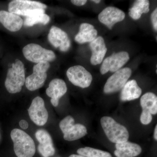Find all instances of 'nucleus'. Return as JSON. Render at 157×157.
<instances>
[{
    "mask_svg": "<svg viewBox=\"0 0 157 157\" xmlns=\"http://www.w3.org/2000/svg\"><path fill=\"white\" fill-rule=\"evenodd\" d=\"M0 22L12 32L19 31L23 24V21L19 15L5 11H0Z\"/></svg>",
    "mask_w": 157,
    "mask_h": 157,
    "instance_id": "17",
    "label": "nucleus"
},
{
    "mask_svg": "<svg viewBox=\"0 0 157 157\" xmlns=\"http://www.w3.org/2000/svg\"><path fill=\"white\" fill-rule=\"evenodd\" d=\"M67 91V85L64 80L55 78L50 82L48 87L46 90L47 96L51 98V103L54 107L58 106L59 100L64 95Z\"/></svg>",
    "mask_w": 157,
    "mask_h": 157,
    "instance_id": "15",
    "label": "nucleus"
},
{
    "mask_svg": "<svg viewBox=\"0 0 157 157\" xmlns=\"http://www.w3.org/2000/svg\"><path fill=\"white\" fill-rule=\"evenodd\" d=\"M101 123L106 136L111 142L117 144L128 141L129 138L128 130L112 117H104L101 119Z\"/></svg>",
    "mask_w": 157,
    "mask_h": 157,
    "instance_id": "3",
    "label": "nucleus"
},
{
    "mask_svg": "<svg viewBox=\"0 0 157 157\" xmlns=\"http://www.w3.org/2000/svg\"><path fill=\"white\" fill-rule=\"evenodd\" d=\"M67 75L69 81L72 84L82 88L89 87L93 80L91 73L80 65H76L69 68Z\"/></svg>",
    "mask_w": 157,
    "mask_h": 157,
    "instance_id": "9",
    "label": "nucleus"
},
{
    "mask_svg": "<svg viewBox=\"0 0 157 157\" xmlns=\"http://www.w3.org/2000/svg\"><path fill=\"white\" fill-rule=\"evenodd\" d=\"M75 120L68 116L61 121L60 128L63 134V138L67 141H74L84 137L87 134L86 127L80 124H74Z\"/></svg>",
    "mask_w": 157,
    "mask_h": 157,
    "instance_id": "6",
    "label": "nucleus"
},
{
    "mask_svg": "<svg viewBox=\"0 0 157 157\" xmlns=\"http://www.w3.org/2000/svg\"><path fill=\"white\" fill-rule=\"evenodd\" d=\"M25 58L33 63L53 61L56 58L52 51L43 48L38 44L31 43L26 45L22 49Z\"/></svg>",
    "mask_w": 157,
    "mask_h": 157,
    "instance_id": "5",
    "label": "nucleus"
},
{
    "mask_svg": "<svg viewBox=\"0 0 157 157\" xmlns=\"http://www.w3.org/2000/svg\"><path fill=\"white\" fill-rule=\"evenodd\" d=\"M47 6L45 4L29 0H14L9 3V12L18 15L29 17L37 13H45Z\"/></svg>",
    "mask_w": 157,
    "mask_h": 157,
    "instance_id": "4",
    "label": "nucleus"
},
{
    "mask_svg": "<svg viewBox=\"0 0 157 157\" xmlns=\"http://www.w3.org/2000/svg\"><path fill=\"white\" fill-rule=\"evenodd\" d=\"M25 81L24 65L21 61L17 59L8 70L5 86L9 93L16 94L21 90Z\"/></svg>",
    "mask_w": 157,
    "mask_h": 157,
    "instance_id": "2",
    "label": "nucleus"
},
{
    "mask_svg": "<svg viewBox=\"0 0 157 157\" xmlns=\"http://www.w3.org/2000/svg\"><path fill=\"white\" fill-rule=\"evenodd\" d=\"M90 47L92 51L91 63L93 65L100 64L107 53V48L103 37H97L90 42Z\"/></svg>",
    "mask_w": 157,
    "mask_h": 157,
    "instance_id": "16",
    "label": "nucleus"
},
{
    "mask_svg": "<svg viewBox=\"0 0 157 157\" xmlns=\"http://www.w3.org/2000/svg\"><path fill=\"white\" fill-rule=\"evenodd\" d=\"M151 21L155 31H157V9H155L151 14Z\"/></svg>",
    "mask_w": 157,
    "mask_h": 157,
    "instance_id": "25",
    "label": "nucleus"
},
{
    "mask_svg": "<svg viewBox=\"0 0 157 157\" xmlns=\"http://www.w3.org/2000/svg\"><path fill=\"white\" fill-rule=\"evenodd\" d=\"M50 20L49 16L45 13H37L26 17L23 24L26 27H32L37 24L46 25Z\"/></svg>",
    "mask_w": 157,
    "mask_h": 157,
    "instance_id": "23",
    "label": "nucleus"
},
{
    "mask_svg": "<svg viewBox=\"0 0 157 157\" xmlns=\"http://www.w3.org/2000/svg\"><path fill=\"white\" fill-rule=\"evenodd\" d=\"M28 112L31 120L37 125L42 126L47 123L48 113L45 108L44 100L41 97H37L34 98Z\"/></svg>",
    "mask_w": 157,
    "mask_h": 157,
    "instance_id": "10",
    "label": "nucleus"
},
{
    "mask_svg": "<svg viewBox=\"0 0 157 157\" xmlns=\"http://www.w3.org/2000/svg\"><path fill=\"white\" fill-rule=\"evenodd\" d=\"M115 146L114 153L117 157H135L142 151L140 145L128 141L116 144Z\"/></svg>",
    "mask_w": 157,
    "mask_h": 157,
    "instance_id": "18",
    "label": "nucleus"
},
{
    "mask_svg": "<svg viewBox=\"0 0 157 157\" xmlns=\"http://www.w3.org/2000/svg\"><path fill=\"white\" fill-rule=\"evenodd\" d=\"M77 153L85 157H112L109 152L90 147L78 149Z\"/></svg>",
    "mask_w": 157,
    "mask_h": 157,
    "instance_id": "24",
    "label": "nucleus"
},
{
    "mask_svg": "<svg viewBox=\"0 0 157 157\" xmlns=\"http://www.w3.org/2000/svg\"><path fill=\"white\" fill-rule=\"evenodd\" d=\"M48 41L54 47L61 51L66 52L71 46V42L67 34L61 29L52 26L48 34Z\"/></svg>",
    "mask_w": 157,
    "mask_h": 157,
    "instance_id": "12",
    "label": "nucleus"
},
{
    "mask_svg": "<svg viewBox=\"0 0 157 157\" xmlns=\"http://www.w3.org/2000/svg\"><path fill=\"white\" fill-rule=\"evenodd\" d=\"M154 138L155 140H157V125H156L155 128V129L154 132Z\"/></svg>",
    "mask_w": 157,
    "mask_h": 157,
    "instance_id": "28",
    "label": "nucleus"
},
{
    "mask_svg": "<svg viewBox=\"0 0 157 157\" xmlns=\"http://www.w3.org/2000/svg\"><path fill=\"white\" fill-rule=\"evenodd\" d=\"M132 73V70L128 67L121 69L115 72L106 82L104 86V92L105 94H111L120 90L128 81Z\"/></svg>",
    "mask_w": 157,
    "mask_h": 157,
    "instance_id": "8",
    "label": "nucleus"
},
{
    "mask_svg": "<svg viewBox=\"0 0 157 157\" xmlns=\"http://www.w3.org/2000/svg\"><path fill=\"white\" fill-rule=\"evenodd\" d=\"M149 2L147 0H137L135 1L132 8L129 9V15L132 19L138 20L142 14L149 11Z\"/></svg>",
    "mask_w": 157,
    "mask_h": 157,
    "instance_id": "22",
    "label": "nucleus"
},
{
    "mask_svg": "<svg viewBox=\"0 0 157 157\" xmlns=\"http://www.w3.org/2000/svg\"><path fill=\"white\" fill-rule=\"evenodd\" d=\"M19 124L21 128L25 130V129H27L28 128V123L27 122V121H26L25 120H22L20 121Z\"/></svg>",
    "mask_w": 157,
    "mask_h": 157,
    "instance_id": "27",
    "label": "nucleus"
},
{
    "mask_svg": "<svg viewBox=\"0 0 157 157\" xmlns=\"http://www.w3.org/2000/svg\"><path fill=\"white\" fill-rule=\"evenodd\" d=\"M86 0H72L71 3L76 6H84L87 2Z\"/></svg>",
    "mask_w": 157,
    "mask_h": 157,
    "instance_id": "26",
    "label": "nucleus"
},
{
    "mask_svg": "<svg viewBox=\"0 0 157 157\" xmlns=\"http://www.w3.org/2000/svg\"><path fill=\"white\" fill-rule=\"evenodd\" d=\"M69 157H85L83 156L80 155H70Z\"/></svg>",
    "mask_w": 157,
    "mask_h": 157,
    "instance_id": "29",
    "label": "nucleus"
},
{
    "mask_svg": "<svg viewBox=\"0 0 157 157\" xmlns=\"http://www.w3.org/2000/svg\"><path fill=\"white\" fill-rule=\"evenodd\" d=\"M140 105L142 108L141 113L155 115L157 113V97L153 93L144 94L140 98Z\"/></svg>",
    "mask_w": 157,
    "mask_h": 157,
    "instance_id": "21",
    "label": "nucleus"
},
{
    "mask_svg": "<svg viewBox=\"0 0 157 157\" xmlns=\"http://www.w3.org/2000/svg\"><path fill=\"white\" fill-rule=\"evenodd\" d=\"M121 94V100L123 101H133L139 98L142 90L134 79L127 82L123 88Z\"/></svg>",
    "mask_w": 157,
    "mask_h": 157,
    "instance_id": "20",
    "label": "nucleus"
},
{
    "mask_svg": "<svg viewBox=\"0 0 157 157\" xmlns=\"http://www.w3.org/2000/svg\"><path fill=\"white\" fill-rule=\"evenodd\" d=\"M11 140L14 143V150L17 157H33L36 152L33 140L25 132L19 129L11 131Z\"/></svg>",
    "mask_w": 157,
    "mask_h": 157,
    "instance_id": "1",
    "label": "nucleus"
},
{
    "mask_svg": "<svg viewBox=\"0 0 157 157\" xmlns=\"http://www.w3.org/2000/svg\"><path fill=\"white\" fill-rule=\"evenodd\" d=\"M36 137L39 141L38 151L43 157L52 156L55 153V149L50 134L44 129L38 130L36 133Z\"/></svg>",
    "mask_w": 157,
    "mask_h": 157,
    "instance_id": "14",
    "label": "nucleus"
},
{
    "mask_svg": "<svg viewBox=\"0 0 157 157\" xmlns=\"http://www.w3.org/2000/svg\"><path fill=\"white\" fill-rule=\"evenodd\" d=\"M125 14L121 9L114 7H108L104 9L98 15L100 22L105 25L109 29L117 23L122 21Z\"/></svg>",
    "mask_w": 157,
    "mask_h": 157,
    "instance_id": "13",
    "label": "nucleus"
},
{
    "mask_svg": "<svg viewBox=\"0 0 157 157\" xmlns=\"http://www.w3.org/2000/svg\"><path fill=\"white\" fill-rule=\"evenodd\" d=\"M91 2L97 3V4H98V3L101 2V1H100V0H93V1H91Z\"/></svg>",
    "mask_w": 157,
    "mask_h": 157,
    "instance_id": "30",
    "label": "nucleus"
},
{
    "mask_svg": "<svg viewBox=\"0 0 157 157\" xmlns=\"http://www.w3.org/2000/svg\"><path fill=\"white\" fill-rule=\"evenodd\" d=\"M130 59L129 54L126 52H120L113 54L107 57L103 61L100 71L102 75L107 72H115L120 70L122 67L128 62Z\"/></svg>",
    "mask_w": 157,
    "mask_h": 157,
    "instance_id": "11",
    "label": "nucleus"
},
{
    "mask_svg": "<svg viewBox=\"0 0 157 157\" xmlns=\"http://www.w3.org/2000/svg\"><path fill=\"white\" fill-rule=\"evenodd\" d=\"M50 65L49 62H44L37 63L33 68V73L25 78V86L31 91L42 87L45 84L47 77V72Z\"/></svg>",
    "mask_w": 157,
    "mask_h": 157,
    "instance_id": "7",
    "label": "nucleus"
},
{
    "mask_svg": "<svg viewBox=\"0 0 157 157\" xmlns=\"http://www.w3.org/2000/svg\"><path fill=\"white\" fill-rule=\"evenodd\" d=\"M98 31L94 27L87 23H83L80 25L79 31L75 36V40L80 44L86 42H91L97 38Z\"/></svg>",
    "mask_w": 157,
    "mask_h": 157,
    "instance_id": "19",
    "label": "nucleus"
}]
</instances>
